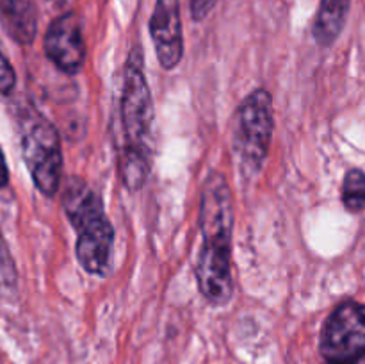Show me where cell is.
<instances>
[{
  "mask_svg": "<svg viewBox=\"0 0 365 364\" xmlns=\"http://www.w3.org/2000/svg\"><path fill=\"white\" fill-rule=\"evenodd\" d=\"M319 352L327 364H359L365 357V302L346 300L324 321Z\"/></svg>",
  "mask_w": 365,
  "mask_h": 364,
  "instance_id": "cell-6",
  "label": "cell"
},
{
  "mask_svg": "<svg viewBox=\"0 0 365 364\" xmlns=\"http://www.w3.org/2000/svg\"><path fill=\"white\" fill-rule=\"evenodd\" d=\"M274 131L273 96L267 89H255L241 103L234 116V150L241 171L248 178L260 173Z\"/></svg>",
  "mask_w": 365,
  "mask_h": 364,
  "instance_id": "cell-5",
  "label": "cell"
},
{
  "mask_svg": "<svg viewBox=\"0 0 365 364\" xmlns=\"http://www.w3.org/2000/svg\"><path fill=\"white\" fill-rule=\"evenodd\" d=\"M16 86V71L6 56L0 52V95L7 96Z\"/></svg>",
  "mask_w": 365,
  "mask_h": 364,
  "instance_id": "cell-12",
  "label": "cell"
},
{
  "mask_svg": "<svg viewBox=\"0 0 365 364\" xmlns=\"http://www.w3.org/2000/svg\"><path fill=\"white\" fill-rule=\"evenodd\" d=\"M63 209L77 232L75 253L89 275L107 277L113 266L114 227L103 200L82 177L68 178L63 188Z\"/></svg>",
  "mask_w": 365,
  "mask_h": 364,
  "instance_id": "cell-3",
  "label": "cell"
},
{
  "mask_svg": "<svg viewBox=\"0 0 365 364\" xmlns=\"http://www.w3.org/2000/svg\"><path fill=\"white\" fill-rule=\"evenodd\" d=\"M217 0H189V11L195 21H202L209 16L212 7L216 6Z\"/></svg>",
  "mask_w": 365,
  "mask_h": 364,
  "instance_id": "cell-13",
  "label": "cell"
},
{
  "mask_svg": "<svg viewBox=\"0 0 365 364\" xmlns=\"http://www.w3.org/2000/svg\"><path fill=\"white\" fill-rule=\"evenodd\" d=\"M45 56L68 75H75L86 63V41L82 20L77 13L68 11L53 18L43 38Z\"/></svg>",
  "mask_w": 365,
  "mask_h": 364,
  "instance_id": "cell-7",
  "label": "cell"
},
{
  "mask_svg": "<svg viewBox=\"0 0 365 364\" xmlns=\"http://www.w3.org/2000/svg\"><path fill=\"white\" fill-rule=\"evenodd\" d=\"M150 36L164 70H175L184 57L180 0H155L150 18Z\"/></svg>",
  "mask_w": 365,
  "mask_h": 364,
  "instance_id": "cell-8",
  "label": "cell"
},
{
  "mask_svg": "<svg viewBox=\"0 0 365 364\" xmlns=\"http://www.w3.org/2000/svg\"><path fill=\"white\" fill-rule=\"evenodd\" d=\"M0 14L18 43L29 45L36 38V7L32 0H0Z\"/></svg>",
  "mask_w": 365,
  "mask_h": 364,
  "instance_id": "cell-10",
  "label": "cell"
},
{
  "mask_svg": "<svg viewBox=\"0 0 365 364\" xmlns=\"http://www.w3.org/2000/svg\"><path fill=\"white\" fill-rule=\"evenodd\" d=\"M342 206L353 214L365 211V171L360 168L346 171L342 182Z\"/></svg>",
  "mask_w": 365,
  "mask_h": 364,
  "instance_id": "cell-11",
  "label": "cell"
},
{
  "mask_svg": "<svg viewBox=\"0 0 365 364\" xmlns=\"http://www.w3.org/2000/svg\"><path fill=\"white\" fill-rule=\"evenodd\" d=\"M153 102L145 75V56L141 46H132L127 56L121 86L120 121L121 143L118 145V171L130 191L145 186L152 166L153 150Z\"/></svg>",
  "mask_w": 365,
  "mask_h": 364,
  "instance_id": "cell-2",
  "label": "cell"
},
{
  "mask_svg": "<svg viewBox=\"0 0 365 364\" xmlns=\"http://www.w3.org/2000/svg\"><path fill=\"white\" fill-rule=\"evenodd\" d=\"M20 148L32 182L39 193L52 198L63 177V150L56 125L39 113L34 106L25 103L16 111Z\"/></svg>",
  "mask_w": 365,
  "mask_h": 364,
  "instance_id": "cell-4",
  "label": "cell"
},
{
  "mask_svg": "<svg viewBox=\"0 0 365 364\" xmlns=\"http://www.w3.org/2000/svg\"><path fill=\"white\" fill-rule=\"evenodd\" d=\"M351 0H321L312 24V36L323 49L331 46L348 20Z\"/></svg>",
  "mask_w": 365,
  "mask_h": 364,
  "instance_id": "cell-9",
  "label": "cell"
},
{
  "mask_svg": "<svg viewBox=\"0 0 365 364\" xmlns=\"http://www.w3.org/2000/svg\"><path fill=\"white\" fill-rule=\"evenodd\" d=\"M198 227L202 236V246L195 268L198 289L210 305H225L234 296V203L230 186L220 171H210L202 184Z\"/></svg>",
  "mask_w": 365,
  "mask_h": 364,
  "instance_id": "cell-1",
  "label": "cell"
},
{
  "mask_svg": "<svg viewBox=\"0 0 365 364\" xmlns=\"http://www.w3.org/2000/svg\"><path fill=\"white\" fill-rule=\"evenodd\" d=\"M46 2H48V4H52L53 7H63L64 4L68 2V0H46Z\"/></svg>",
  "mask_w": 365,
  "mask_h": 364,
  "instance_id": "cell-15",
  "label": "cell"
},
{
  "mask_svg": "<svg viewBox=\"0 0 365 364\" xmlns=\"http://www.w3.org/2000/svg\"><path fill=\"white\" fill-rule=\"evenodd\" d=\"M9 184V168H7L6 157H4L2 148H0V189Z\"/></svg>",
  "mask_w": 365,
  "mask_h": 364,
  "instance_id": "cell-14",
  "label": "cell"
}]
</instances>
